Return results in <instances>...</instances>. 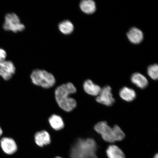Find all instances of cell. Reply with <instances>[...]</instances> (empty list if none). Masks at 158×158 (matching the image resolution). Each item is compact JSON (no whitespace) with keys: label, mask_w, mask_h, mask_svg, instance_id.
<instances>
[{"label":"cell","mask_w":158,"mask_h":158,"mask_svg":"<svg viewBox=\"0 0 158 158\" xmlns=\"http://www.w3.org/2000/svg\"><path fill=\"white\" fill-rule=\"evenodd\" d=\"M98 146L92 138L79 139L71 147L69 158H98L96 155Z\"/></svg>","instance_id":"1"},{"label":"cell","mask_w":158,"mask_h":158,"mask_svg":"<svg viewBox=\"0 0 158 158\" xmlns=\"http://www.w3.org/2000/svg\"><path fill=\"white\" fill-rule=\"evenodd\" d=\"M76 88L71 82L60 85L55 91V100L60 108L65 111H72L76 107L77 102L70 95L76 93Z\"/></svg>","instance_id":"2"},{"label":"cell","mask_w":158,"mask_h":158,"mask_svg":"<svg viewBox=\"0 0 158 158\" xmlns=\"http://www.w3.org/2000/svg\"><path fill=\"white\" fill-rule=\"evenodd\" d=\"M31 82L35 85L45 89L52 87L56 82L54 76L47 71L41 69L33 70L30 76Z\"/></svg>","instance_id":"3"},{"label":"cell","mask_w":158,"mask_h":158,"mask_svg":"<svg viewBox=\"0 0 158 158\" xmlns=\"http://www.w3.org/2000/svg\"><path fill=\"white\" fill-rule=\"evenodd\" d=\"M3 27L6 31L17 33L23 31L25 27L21 22L18 16L15 13H11L6 15Z\"/></svg>","instance_id":"4"},{"label":"cell","mask_w":158,"mask_h":158,"mask_svg":"<svg viewBox=\"0 0 158 158\" xmlns=\"http://www.w3.org/2000/svg\"><path fill=\"white\" fill-rule=\"evenodd\" d=\"M94 129L101 135L105 141L110 143L116 141L113 128L110 127L106 122H99L95 126Z\"/></svg>","instance_id":"5"},{"label":"cell","mask_w":158,"mask_h":158,"mask_svg":"<svg viewBox=\"0 0 158 158\" xmlns=\"http://www.w3.org/2000/svg\"><path fill=\"white\" fill-rule=\"evenodd\" d=\"M16 68L12 61L6 60L0 62V76L5 81L11 79L15 73Z\"/></svg>","instance_id":"6"},{"label":"cell","mask_w":158,"mask_h":158,"mask_svg":"<svg viewBox=\"0 0 158 158\" xmlns=\"http://www.w3.org/2000/svg\"><path fill=\"white\" fill-rule=\"evenodd\" d=\"M111 92L110 86H105L102 89L99 96L96 98V101L106 106H112L114 102V99Z\"/></svg>","instance_id":"7"},{"label":"cell","mask_w":158,"mask_h":158,"mask_svg":"<svg viewBox=\"0 0 158 158\" xmlns=\"http://www.w3.org/2000/svg\"><path fill=\"white\" fill-rule=\"evenodd\" d=\"M0 145L4 152L8 155H12L16 152L18 147L16 143L13 138L8 137L2 138Z\"/></svg>","instance_id":"8"},{"label":"cell","mask_w":158,"mask_h":158,"mask_svg":"<svg viewBox=\"0 0 158 158\" xmlns=\"http://www.w3.org/2000/svg\"><path fill=\"white\" fill-rule=\"evenodd\" d=\"M34 139L35 143L41 148L49 145L51 141L50 134L45 130L37 132L35 134Z\"/></svg>","instance_id":"9"},{"label":"cell","mask_w":158,"mask_h":158,"mask_svg":"<svg viewBox=\"0 0 158 158\" xmlns=\"http://www.w3.org/2000/svg\"><path fill=\"white\" fill-rule=\"evenodd\" d=\"M127 37L130 42L134 44H138L143 41V35L140 29L137 27H133L128 31Z\"/></svg>","instance_id":"10"},{"label":"cell","mask_w":158,"mask_h":158,"mask_svg":"<svg viewBox=\"0 0 158 158\" xmlns=\"http://www.w3.org/2000/svg\"><path fill=\"white\" fill-rule=\"evenodd\" d=\"M83 88L87 94L92 96H98L101 90L100 87L94 83L91 80H87L84 83Z\"/></svg>","instance_id":"11"},{"label":"cell","mask_w":158,"mask_h":158,"mask_svg":"<svg viewBox=\"0 0 158 158\" xmlns=\"http://www.w3.org/2000/svg\"><path fill=\"white\" fill-rule=\"evenodd\" d=\"M48 122L51 127L56 131L63 129L64 123L62 117L56 114H52L49 118Z\"/></svg>","instance_id":"12"},{"label":"cell","mask_w":158,"mask_h":158,"mask_svg":"<svg viewBox=\"0 0 158 158\" xmlns=\"http://www.w3.org/2000/svg\"><path fill=\"white\" fill-rule=\"evenodd\" d=\"M131 81L133 84L141 89L147 87L148 84V81L146 77L138 73H135L132 75Z\"/></svg>","instance_id":"13"},{"label":"cell","mask_w":158,"mask_h":158,"mask_svg":"<svg viewBox=\"0 0 158 158\" xmlns=\"http://www.w3.org/2000/svg\"><path fill=\"white\" fill-rule=\"evenodd\" d=\"M80 7L82 11L86 14H91L96 10V3L92 0H83L81 1Z\"/></svg>","instance_id":"14"},{"label":"cell","mask_w":158,"mask_h":158,"mask_svg":"<svg viewBox=\"0 0 158 158\" xmlns=\"http://www.w3.org/2000/svg\"><path fill=\"white\" fill-rule=\"evenodd\" d=\"M106 153L108 158H125L123 152L118 146L114 145L109 146Z\"/></svg>","instance_id":"15"},{"label":"cell","mask_w":158,"mask_h":158,"mask_svg":"<svg viewBox=\"0 0 158 158\" xmlns=\"http://www.w3.org/2000/svg\"><path fill=\"white\" fill-rule=\"evenodd\" d=\"M119 95L122 99L126 102H130L135 98L136 94L135 91L133 89L125 87L120 90Z\"/></svg>","instance_id":"16"},{"label":"cell","mask_w":158,"mask_h":158,"mask_svg":"<svg viewBox=\"0 0 158 158\" xmlns=\"http://www.w3.org/2000/svg\"><path fill=\"white\" fill-rule=\"evenodd\" d=\"M58 29L62 34L69 35L71 34L73 31L74 26L72 22L69 20H66L59 23Z\"/></svg>","instance_id":"17"},{"label":"cell","mask_w":158,"mask_h":158,"mask_svg":"<svg viewBox=\"0 0 158 158\" xmlns=\"http://www.w3.org/2000/svg\"><path fill=\"white\" fill-rule=\"evenodd\" d=\"M148 74L152 79L157 80L158 78V66L157 64L151 65L148 67Z\"/></svg>","instance_id":"18"},{"label":"cell","mask_w":158,"mask_h":158,"mask_svg":"<svg viewBox=\"0 0 158 158\" xmlns=\"http://www.w3.org/2000/svg\"><path fill=\"white\" fill-rule=\"evenodd\" d=\"M115 141H121L125 138V134L119 126L115 125L113 127Z\"/></svg>","instance_id":"19"},{"label":"cell","mask_w":158,"mask_h":158,"mask_svg":"<svg viewBox=\"0 0 158 158\" xmlns=\"http://www.w3.org/2000/svg\"><path fill=\"white\" fill-rule=\"evenodd\" d=\"M7 56V52L5 49L0 48V62L6 60Z\"/></svg>","instance_id":"20"},{"label":"cell","mask_w":158,"mask_h":158,"mask_svg":"<svg viewBox=\"0 0 158 158\" xmlns=\"http://www.w3.org/2000/svg\"><path fill=\"white\" fill-rule=\"evenodd\" d=\"M3 132V131L2 129V128L1 127V126H0V137H1L2 135Z\"/></svg>","instance_id":"21"},{"label":"cell","mask_w":158,"mask_h":158,"mask_svg":"<svg viewBox=\"0 0 158 158\" xmlns=\"http://www.w3.org/2000/svg\"><path fill=\"white\" fill-rule=\"evenodd\" d=\"M158 154L157 153L155 156H154V158H158Z\"/></svg>","instance_id":"22"},{"label":"cell","mask_w":158,"mask_h":158,"mask_svg":"<svg viewBox=\"0 0 158 158\" xmlns=\"http://www.w3.org/2000/svg\"><path fill=\"white\" fill-rule=\"evenodd\" d=\"M55 158H63L62 157H59V156H57L56 157H55Z\"/></svg>","instance_id":"23"}]
</instances>
